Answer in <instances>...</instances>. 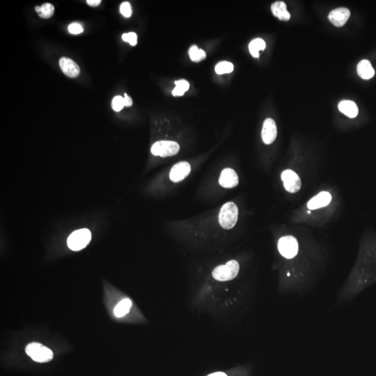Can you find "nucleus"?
Listing matches in <instances>:
<instances>
[{"label": "nucleus", "instance_id": "nucleus-15", "mask_svg": "<svg viewBox=\"0 0 376 376\" xmlns=\"http://www.w3.org/2000/svg\"><path fill=\"white\" fill-rule=\"evenodd\" d=\"M357 70L359 76L364 80H369L375 75V70L372 64L367 60H362L358 64Z\"/></svg>", "mask_w": 376, "mask_h": 376}, {"label": "nucleus", "instance_id": "nucleus-6", "mask_svg": "<svg viewBox=\"0 0 376 376\" xmlns=\"http://www.w3.org/2000/svg\"><path fill=\"white\" fill-rule=\"evenodd\" d=\"M179 150L180 147L178 143L173 141L162 140L155 142L152 146L151 152L154 155L165 157L177 155Z\"/></svg>", "mask_w": 376, "mask_h": 376}, {"label": "nucleus", "instance_id": "nucleus-8", "mask_svg": "<svg viewBox=\"0 0 376 376\" xmlns=\"http://www.w3.org/2000/svg\"><path fill=\"white\" fill-rule=\"evenodd\" d=\"M191 167L188 162H180L173 166L171 170V180L175 183L181 181L190 175Z\"/></svg>", "mask_w": 376, "mask_h": 376}, {"label": "nucleus", "instance_id": "nucleus-7", "mask_svg": "<svg viewBox=\"0 0 376 376\" xmlns=\"http://www.w3.org/2000/svg\"><path fill=\"white\" fill-rule=\"evenodd\" d=\"M282 180L285 188L290 193H295L301 188V180L295 172L290 170L284 171L282 173Z\"/></svg>", "mask_w": 376, "mask_h": 376}, {"label": "nucleus", "instance_id": "nucleus-27", "mask_svg": "<svg viewBox=\"0 0 376 376\" xmlns=\"http://www.w3.org/2000/svg\"><path fill=\"white\" fill-rule=\"evenodd\" d=\"M124 105L126 107H131L133 106V101L131 97L129 96L127 93L124 94Z\"/></svg>", "mask_w": 376, "mask_h": 376}, {"label": "nucleus", "instance_id": "nucleus-21", "mask_svg": "<svg viewBox=\"0 0 376 376\" xmlns=\"http://www.w3.org/2000/svg\"><path fill=\"white\" fill-rule=\"evenodd\" d=\"M216 73L218 75H223L225 73H230L234 70V65L228 62H221L218 63L216 66Z\"/></svg>", "mask_w": 376, "mask_h": 376}, {"label": "nucleus", "instance_id": "nucleus-13", "mask_svg": "<svg viewBox=\"0 0 376 376\" xmlns=\"http://www.w3.org/2000/svg\"><path fill=\"white\" fill-rule=\"evenodd\" d=\"M331 194L328 192H321L310 200L308 203V207L310 210L318 209V208L328 206L331 203Z\"/></svg>", "mask_w": 376, "mask_h": 376}, {"label": "nucleus", "instance_id": "nucleus-20", "mask_svg": "<svg viewBox=\"0 0 376 376\" xmlns=\"http://www.w3.org/2000/svg\"><path fill=\"white\" fill-rule=\"evenodd\" d=\"M189 55H190L191 60L195 62H199L204 60L206 57V52L201 49H199L197 45H193L190 47V50H189Z\"/></svg>", "mask_w": 376, "mask_h": 376}, {"label": "nucleus", "instance_id": "nucleus-17", "mask_svg": "<svg viewBox=\"0 0 376 376\" xmlns=\"http://www.w3.org/2000/svg\"><path fill=\"white\" fill-rule=\"evenodd\" d=\"M131 307H132V302L129 299H124V300H121L114 309L115 316L117 318H121V317L126 316L129 313Z\"/></svg>", "mask_w": 376, "mask_h": 376}, {"label": "nucleus", "instance_id": "nucleus-26", "mask_svg": "<svg viewBox=\"0 0 376 376\" xmlns=\"http://www.w3.org/2000/svg\"><path fill=\"white\" fill-rule=\"evenodd\" d=\"M175 85L177 88H181L184 91H187L190 88V84L185 80H180L175 82Z\"/></svg>", "mask_w": 376, "mask_h": 376}, {"label": "nucleus", "instance_id": "nucleus-23", "mask_svg": "<svg viewBox=\"0 0 376 376\" xmlns=\"http://www.w3.org/2000/svg\"><path fill=\"white\" fill-rule=\"evenodd\" d=\"M122 39L124 42L129 43L131 45L134 46L137 44V36L134 32H129L122 35Z\"/></svg>", "mask_w": 376, "mask_h": 376}, {"label": "nucleus", "instance_id": "nucleus-12", "mask_svg": "<svg viewBox=\"0 0 376 376\" xmlns=\"http://www.w3.org/2000/svg\"><path fill=\"white\" fill-rule=\"evenodd\" d=\"M60 66L63 73L69 78H76L80 75V67L71 59L62 57L60 60Z\"/></svg>", "mask_w": 376, "mask_h": 376}, {"label": "nucleus", "instance_id": "nucleus-28", "mask_svg": "<svg viewBox=\"0 0 376 376\" xmlns=\"http://www.w3.org/2000/svg\"><path fill=\"white\" fill-rule=\"evenodd\" d=\"M185 93V91H183L181 88H177L176 87L175 89L172 91V94L175 96H181Z\"/></svg>", "mask_w": 376, "mask_h": 376}, {"label": "nucleus", "instance_id": "nucleus-14", "mask_svg": "<svg viewBox=\"0 0 376 376\" xmlns=\"http://www.w3.org/2000/svg\"><path fill=\"white\" fill-rule=\"evenodd\" d=\"M272 14L280 21H288L290 14L287 10V4L284 1H275L271 6Z\"/></svg>", "mask_w": 376, "mask_h": 376}, {"label": "nucleus", "instance_id": "nucleus-24", "mask_svg": "<svg viewBox=\"0 0 376 376\" xmlns=\"http://www.w3.org/2000/svg\"><path fill=\"white\" fill-rule=\"evenodd\" d=\"M120 11L125 17H131V15H132V9H131V4L129 2L122 3L120 6Z\"/></svg>", "mask_w": 376, "mask_h": 376}, {"label": "nucleus", "instance_id": "nucleus-10", "mask_svg": "<svg viewBox=\"0 0 376 376\" xmlns=\"http://www.w3.org/2000/svg\"><path fill=\"white\" fill-rule=\"evenodd\" d=\"M351 16V12L347 8H338L332 11L328 16L330 21L336 27H342Z\"/></svg>", "mask_w": 376, "mask_h": 376}, {"label": "nucleus", "instance_id": "nucleus-11", "mask_svg": "<svg viewBox=\"0 0 376 376\" xmlns=\"http://www.w3.org/2000/svg\"><path fill=\"white\" fill-rule=\"evenodd\" d=\"M219 182L221 186L224 187V188H235L239 184V176L232 169H224L221 172Z\"/></svg>", "mask_w": 376, "mask_h": 376}, {"label": "nucleus", "instance_id": "nucleus-3", "mask_svg": "<svg viewBox=\"0 0 376 376\" xmlns=\"http://www.w3.org/2000/svg\"><path fill=\"white\" fill-rule=\"evenodd\" d=\"M240 265L237 261L231 260L225 265L218 266L213 271V277L220 282L234 280L239 275Z\"/></svg>", "mask_w": 376, "mask_h": 376}, {"label": "nucleus", "instance_id": "nucleus-5", "mask_svg": "<svg viewBox=\"0 0 376 376\" xmlns=\"http://www.w3.org/2000/svg\"><path fill=\"white\" fill-rule=\"evenodd\" d=\"M91 240V233L88 229L74 231L67 240L68 247L73 251H80L86 247Z\"/></svg>", "mask_w": 376, "mask_h": 376}, {"label": "nucleus", "instance_id": "nucleus-9", "mask_svg": "<svg viewBox=\"0 0 376 376\" xmlns=\"http://www.w3.org/2000/svg\"><path fill=\"white\" fill-rule=\"evenodd\" d=\"M277 135V126L272 119H267L263 125L262 137L264 144H271L275 140Z\"/></svg>", "mask_w": 376, "mask_h": 376}, {"label": "nucleus", "instance_id": "nucleus-1", "mask_svg": "<svg viewBox=\"0 0 376 376\" xmlns=\"http://www.w3.org/2000/svg\"><path fill=\"white\" fill-rule=\"evenodd\" d=\"M279 253L286 260H294L300 253V244L296 238L286 236L280 238L277 243Z\"/></svg>", "mask_w": 376, "mask_h": 376}, {"label": "nucleus", "instance_id": "nucleus-2", "mask_svg": "<svg viewBox=\"0 0 376 376\" xmlns=\"http://www.w3.org/2000/svg\"><path fill=\"white\" fill-rule=\"evenodd\" d=\"M239 218V208L234 202H228L221 207L219 214V222L221 227L231 229L236 224Z\"/></svg>", "mask_w": 376, "mask_h": 376}, {"label": "nucleus", "instance_id": "nucleus-4", "mask_svg": "<svg viewBox=\"0 0 376 376\" xmlns=\"http://www.w3.org/2000/svg\"><path fill=\"white\" fill-rule=\"evenodd\" d=\"M26 354L33 360L39 363L50 362L53 359V353L50 349L39 343L28 344L25 349Z\"/></svg>", "mask_w": 376, "mask_h": 376}, {"label": "nucleus", "instance_id": "nucleus-22", "mask_svg": "<svg viewBox=\"0 0 376 376\" xmlns=\"http://www.w3.org/2000/svg\"><path fill=\"white\" fill-rule=\"evenodd\" d=\"M124 106V99L123 97L117 96L113 98L111 107L114 111H120Z\"/></svg>", "mask_w": 376, "mask_h": 376}, {"label": "nucleus", "instance_id": "nucleus-30", "mask_svg": "<svg viewBox=\"0 0 376 376\" xmlns=\"http://www.w3.org/2000/svg\"><path fill=\"white\" fill-rule=\"evenodd\" d=\"M208 376H226V374H224V373L217 372V373H214V374H211V375H209Z\"/></svg>", "mask_w": 376, "mask_h": 376}, {"label": "nucleus", "instance_id": "nucleus-18", "mask_svg": "<svg viewBox=\"0 0 376 376\" xmlns=\"http://www.w3.org/2000/svg\"><path fill=\"white\" fill-rule=\"evenodd\" d=\"M265 42L262 39L258 38L250 42L249 50L253 57L258 58L259 57V51L265 50Z\"/></svg>", "mask_w": 376, "mask_h": 376}, {"label": "nucleus", "instance_id": "nucleus-16", "mask_svg": "<svg viewBox=\"0 0 376 376\" xmlns=\"http://www.w3.org/2000/svg\"><path fill=\"white\" fill-rule=\"evenodd\" d=\"M339 110L343 114L349 116V118H355L358 114V108L356 103L354 101L344 100L339 103Z\"/></svg>", "mask_w": 376, "mask_h": 376}, {"label": "nucleus", "instance_id": "nucleus-29", "mask_svg": "<svg viewBox=\"0 0 376 376\" xmlns=\"http://www.w3.org/2000/svg\"><path fill=\"white\" fill-rule=\"evenodd\" d=\"M87 3L92 7H96L101 4V0H88Z\"/></svg>", "mask_w": 376, "mask_h": 376}, {"label": "nucleus", "instance_id": "nucleus-25", "mask_svg": "<svg viewBox=\"0 0 376 376\" xmlns=\"http://www.w3.org/2000/svg\"><path fill=\"white\" fill-rule=\"evenodd\" d=\"M69 32L73 34H79L83 32V28L78 23H73L68 26Z\"/></svg>", "mask_w": 376, "mask_h": 376}, {"label": "nucleus", "instance_id": "nucleus-19", "mask_svg": "<svg viewBox=\"0 0 376 376\" xmlns=\"http://www.w3.org/2000/svg\"><path fill=\"white\" fill-rule=\"evenodd\" d=\"M36 11L41 18L44 19H48L53 16L55 12V7L50 3H45L42 6H37L35 8Z\"/></svg>", "mask_w": 376, "mask_h": 376}]
</instances>
